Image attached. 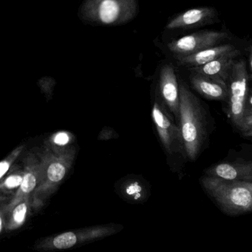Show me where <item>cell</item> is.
Returning <instances> with one entry per match:
<instances>
[{
	"label": "cell",
	"instance_id": "cell-18",
	"mask_svg": "<svg viewBox=\"0 0 252 252\" xmlns=\"http://www.w3.org/2000/svg\"><path fill=\"white\" fill-rule=\"evenodd\" d=\"M243 133L252 129V111H245L244 117L237 126Z\"/></svg>",
	"mask_w": 252,
	"mask_h": 252
},
{
	"label": "cell",
	"instance_id": "cell-13",
	"mask_svg": "<svg viewBox=\"0 0 252 252\" xmlns=\"http://www.w3.org/2000/svg\"><path fill=\"white\" fill-rule=\"evenodd\" d=\"M39 176V163L36 161H31L27 164L24 171V178L22 184L19 186L16 199L32 192L38 182Z\"/></svg>",
	"mask_w": 252,
	"mask_h": 252
},
{
	"label": "cell",
	"instance_id": "cell-12",
	"mask_svg": "<svg viewBox=\"0 0 252 252\" xmlns=\"http://www.w3.org/2000/svg\"><path fill=\"white\" fill-rule=\"evenodd\" d=\"M235 50L236 47L232 44H221L206 49L195 54L179 58V63L183 66L191 68L198 67L207 64Z\"/></svg>",
	"mask_w": 252,
	"mask_h": 252
},
{
	"label": "cell",
	"instance_id": "cell-20",
	"mask_svg": "<svg viewBox=\"0 0 252 252\" xmlns=\"http://www.w3.org/2000/svg\"><path fill=\"white\" fill-rule=\"evenodd\" d=\"M70 140H71L70 135L66 132H59L55 134L53 138V143L59 146L67 145Z\"/></svg>",
	"mask_w": 252,
	"mask_h": 252
},
{
	"label": "cell",
	"instance_id": "cell-16",
	"mask_svg": "<svg viewBox=\"0 0 252 252\" xmlns=\"http://www.w3.org/2000/svg\"><path fill=\"white\" fill-rule=\"evenodd\" d=\"M24 173L22 174L16 173V174L10 175L7 176L4 182L1 184V187L5 189H13V188H18L20 186L23 180Z\"/></svg>",
	"mask_w": 252,
	"mask_h": 252
},
{
	"label": "cell",
	"instance_id": "cell-17",
	"mask_svg": "<svg viewBox=\"0 0 252 252\" xmlns=\"http://www.w3.org/2000/svg\"><path fill=\"white\" fill-rule=\"evenodd\" d=\"M21 151H22V148H17L7 158L1 161V164H0V177H1V179H2L4 174L8 171L10 165H11L13 161L16 159V157L19 156Z\"/></svg>",
	"mask_w": 252,
	"mask_h": 252
},
{
	"label": "cell",
	"instance_id": "cell-1",
	"mask_svg": "<svg viewBox=\"0 0 252 252\" xmlns=\"http://www.w3.org/2000/svg\"><path fill=\"white\" fill-rule=\"evenodd\" d=\"M179 121L185 155L195 161L207 136V124L199 100L185 84L180 85Z\"/></svg>",
	"mask_w": 252,
	"mask_h": 252
},
{
	"label": "cell",
	"instance_id": "cell-21",
	"mask_svg": "<svg viewBox=\"0 0 252 252\" xmlns=\"http://www.w3.org/2000/svg\"><path fill=\"white\" fill-rule=\"evenodd\" d=\"M142 191V188L138 184H133L127 188V192L129 195H135Z\"/></svg>",
	"mask_w": 252,
	"mask_h": 252
},
{
	"label": "cell",
	"instance_id": "cell-3",
	"mask_svg": "<svg viewBox=\"0 0 252 252\" xmlns=\"http://www.w3.org/2000/svg\"><path fill=\"white\" fill-rule=\"evenodd\" d=\"M249 75L244 60L235 62L229 81V115L234 125L242 119L248 100Z\"/></svg>",
	"mask_w": 252,
	"mask_h": 252
},
{
	"label": "cell",
	"instance_id": "cell-19",
	"mask_svg": "<svg viewBox=\"0 0 252 252\" xmlns=\"http://www.w3.org/2000/svg\"><path fill=\"white\" fill-rule=\"evenodd\" d=\"M27 213V204L22 203L15 208L13 211V219L17 223H22L25 220Z\"/></svg>",
	"mask_w": 252,
	"mask_h": 252
},
{
	"label": "cell",
	"instance_id": "cell-22",
	"mask_svg": "<svg viewBox=\"0 0 252 252\" xmlns=\"http://www.w3.org/2000/svg\"><path fill=\"white\" fill-rule=\"evenodd\" d=\"M245 111H252V94L250 96V97H248L247 105H246Z\"/></svg>",
	"mask_w": 252,
	"mask_h": 252
},
{
	"label": "cell",
	"instance_id": "cell-14",
	"mask_svg": "<svg viewBox=\"0 0 252 252\" xmlns=\"http://www.w3.org/2000/svg\"><path fill=\"white\" fill-rule=\"evenodd\" d=\"M99 18L102 22L110 24L118 19L119 4L115 0H104L99 6Z\"/></svg>",
	"mask_w": 252,
	"mask_h": 252
},
{
	"label": "cell",
	"instance_id": "cell-10",
	"mask_svg": "<svg viewBox=\"0 0 252 252\" xmlns=\"http://www.w3.org/2000/svg\"><path fill=\"white\" fill-rule=\"evenodd\" d=\"M217 10L212 7L190 9L180 13L168 24L170 30L190 29L202 26L211 22L217 16Z\"/></svg>",
	"mask_w": 252,
	"mask_h": 252
},
{
	"label": "cell",
	"instance_id": "cell-2",
	"mask_svg": "<svg viewBox=\"0 0 252 252\" xmlns=\"http://www.w3.org/2000/svg\"><path fill=\"white\" fill-rule=\"evenodd\" d=\"M201 185L225 213L238 216L252 212V182L205 176Z\"/></svg>",
	"mask_w": 252,
	"mask_h": 252
},
{
	"label": "cell",
	"instance_id": "cell-6",
	"mask_svg": "<svg viewBox=\"0 0 252 252\" xmlns=\"http://www.w3.org/2000/svg\"><path fill=\"white\" fill-rule=\"evenodd\" d=\"M152 118L161 142L167 152L173 154L182 150L184 151L180 127L174 124L164 108L158 103L154 105Z\"/></svg>",
	"mask_w": 252,
	"mask_h": 252
},
{
	"label": "cell",
	"instance_id": "cell-24",
	"mask_svg": "<svg viewBox=\"0 0 252 252\" xmlns=\"http://www.w3.org/2000/svg\"><path fill=\"white\" fill-rule=\"evenodd\" d=\"M243 133H244V136H246V137H252V129Z\"/></svg>",
	"mask_w": 252,
	"mask_h": 252
},
{
	"label": "cell",
	"instance_id": "cell-8",
	"mask_svg": "<svg viewBox=\"0 0 252 252\" xmlns=\"http://www.w3.org/2000/svg\"><path fill=\"white\" fill-rule=\"evenodd\" d=\"M189 80L194 90L206 98L216 100L229 98V85L223 80L195 72H192Z\"/></svg>",
	"mask_w": 252,
	"mask_h": 252
},
{
	"label": "cell",
	"instance_id": "cell-11",
	"mask_svg": "<svg viewBox=\"0 0 252 252\" xmlns=\"http://www.w3.org/2000/svg\"><path fill=\"white\" fill-rule=\"evenodd\" d=\"M239 54V50L236 49L234 51L227 53L207 64L192 68L191 70L192 72H195V73L201 74V75L212 77V78H219L228 84L232 68L236 62L235 59Z\"/></svg>",
	"mask_w": 252,
	"mask_h": 252
},
{
	"label": "cell",
	"instance_id": "cell-5",
	"mask_svg": "<svg viewBox=\"0 0 252 252\" xmlns=\"http://www.w3.org/2000/svg\"><path fill=\"white\" fill-rule=\"evenodd\" d=\"M229 37L227 32L220 31H201L185 35L170 43L171 51L179 58L195 54L210 47L219 45Z\"/></svg>",
	"mask_w": 252,
	"mask_h": 252
},
{
	"label": "cell",
	"instance_id": "cell-15",
	"mask_svg": "<svg viewBox=\"0 0 252 252\" xmlns=\"http://www.w3.org/2000/svg\"><path fill=\"white\" fill-rule=\"evenodd\" d=\"M77 238L72 232H66L56 237L53 240V246L59 250L71 248L76 243Z\"/></svg>",
	"mask_w": 252,
	"mask_h": 252
},
{
	"label": "cell",
	"instance_id": "cell-9",
	"mask_svg": "<svg viewBox=\"0 0 252 252\" xmlns=\"http://www.w3.org/2000/svg\"><path fill=\"white\" fill-rule=\"evenodd\" d=\"M205 173L225 180L252 182V161L220 163L207 169Z\"/></svg>",
	"mask_w": 252,
	"mask_h": 252
},
{
	"label": "cell",
	"instance_id": "cell-4",
	"mask_svg": "<svg viewBox=\"0 0 252 252\" xmlns=\"http://www.w3.org/2000/svg\"><path fill=\"white\" fill-rule=\"evenodd\" d=\"M71 154L62 151H49L39 162L38 190H47L59 184L71 167Z\"/></svg>",
	"mask_w": 252,
	"mask_h": 252
},
{
	"label": "cell",
	"instance_id": "cell-23",
	"mask_svg": "<svg viewBox=\"0 0 252 252\" xmlns=\"http://www.w3.org/2000/svg\"><path fill=\"white\" fill-rule=\"evenodd\" d=\"M250 68H251L252 71V45L250 48Z\"/></svg>",
	"mask_w": 252,
	"mask_h": 252
},
{
	"label": "cell",
	"instance_id": "cell-7",
	"mask_svg": "<svg viewBox=\"0 0 252 252\" xmlns=\"http://www.w3.org/2000/svg\"><path fill=\"white\" fill-rule=\"evenodd\" d=\"M160 90L164 103L176 117L180 118V86L176 71L171 65L163 68L160 76Z\"/></svg>",
	"mask_w": 252,
	"mask_h": 252
}]
</instances>
